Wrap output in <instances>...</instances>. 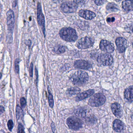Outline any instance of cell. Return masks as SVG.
Here are the masks:
<instances>
[{
	"instance_id": "6da1fadb",
	"label": "cell",
	"mask_w": 133,
	"mask_h": 133,
	"mask_svg": "<svg viewBox=\"0 0 133 133\" xmlns=\"http://www.w3.org/2000/svg\"><path fill=\"white\" fill-rule=\"evenodd\" d=\"M70 80L74 85L83 86L87 83L89 77L87 72L79 70L72 74L70 76Z\"/></svg>"
},
{
	"instance_id": "7a4b0ae2",
	"label": "cell",
	"mask_w": 133,
	"mask_h": 133,
	"mask_svg": "<svg viewBox=\"0 0 133 133\" xmlns=\"http://www.w3.org/2000/svg\"><path fill=\"white\" fill-rule=\"evenodd\" d=\"M59 35L61 38L66 42H75L78 38L75 30L70 27L62 28L60 31Z\"/></svg>"
},
{
	"instance_id": "3957f363",
	"label": "cell",
	"mask_w": 133,
	"mask_h": 133,
	"mask_svg": "<svg viewBox=\"0 0 133 133\" xmlns=\"http://www.w3.org/2000/svg\"><path fill=\"white\" fill-rule=\"evenodd\" d=\"M106 98L103 94L98 93L92 95L88 104L91 106L99 107L102 106L106 102Z\"/></svg>"
},
{
	"instance_id": "277c9868",
	"label": "cell",
	"mask_w": 133,
	"mask_h": 133,
	"mask_svg": "<svg viewBox=\"0 0 133 133\" xmlns=\"http://www.w3.org/2000/svg\"><path fill=\"white\" fill-rule=\"evenodd\" d=\"M66 123L69 129L74 131H78L83 127L81 120L75 116H70L66 120Z\"/></svg>"
},
{
	"instance_id": "5b68a950",
	"label": "cell",
	"mask_w": 133,
	"mask_h": 133,
	"mask_svg": "<svg viewBox=\"0 0 133 133\" xmlns=\"http://www.w3.org/2000/svg\"><path fill=\"white\" fill-rule=\"evenodd\" d=\"M94 41L88 37H85L78 41L76 46L79 49H85L92 47L94 44Z\"/></svg>"
},
{
	"instance_id": "8992f818",
	"label": "cell",
	"mask_w": 133,
	"mask_h": 133,
	"mask_svg": "<svg viewBox=\"0 0 133 133\" xmlns=\"http://www.w3.org/2000/svg\"><path fill=\"white\" fill-rule=\"evenodd\" d=\"M97 61L101 66H110L113 64V59L109 54H101L98 57Z\"/></svg>"
},
{
	"instance_id": "52a82bcc",
	"label": "cell",
	"mask_w": 133,
	"mask_h": 133,
	"mask_svg": "<svg viewBox=\"0 0 133 133\" xmlns=\"http://www.w3.org/2000/svg\"><path fill=\"white\" fill-rule=\"evenodd\" d=\"M77 8L78 5L74 2L71 1L63 3L61 6L62 11L67 13L75 12L77 10Z\"/></svg>"
},
{
	"instance_id": "ba28073f",
	"label": "cell",
	"mask_w": 133,
	"mask_h": 133,
	"mask_svg": "<svg viewBox=\"0 0 133 133\" xmlns=\"http://www.w3.org/2000/svg\"><path fill=\"white\" fill-rule=\"evenodd\" d=\"M37 20L39 26L43 31V34L45 37V20L44 15L42 12V8L40 3L37 5Z\"/></svg>"
},
{
	"instance_id": "9c48e42d",
	"label": "cell",
	"mask_w": 133,
	"mask_h": 133,
	"mask_svg": "<svg viewBox=\"0 0 133 133\" xmlns=\"http://www.w3.org/2000/svg\"><path fill=\"white\" fill-rule=\"evenodd\" d=\"M99 47L101 50L107 53H112L115 50V46L114 44L106 40H102L100 41Z\"/></svg>"
},
{
	"instance_id": "30bf717a",
	"label": "cell",
	"mask_w": 133,
	"mask_h": 133,
	"mask_svg": "<svg viewBox=\"0 0 133 133\" xmlns=\"http://www.w3.org/2000/svg\"><path fill=\"white\" fill-rule=\"evenodd\" d=\"M7 24L8 26V33L12 34L14 25L15 22L14 14L13 11L10 9L6 13Z\"/></svg>"
},
{
	"instance_id": "8fae6325",
	"label": "cell",
	"mask_w": 133,
	"mask_h": 133,
	"mask_svg": "<svg viewBox=\"0 0 133 133\" xmlns=\"http://www.w3.org/2000/svg\"><path fill=\"white\" fill-rule=\"evenodd\" d=\"M115 43L118 52L120 53L124 52L128 47L127 40L123 37H118L116 39Z\"/></svg>"
},
{
	"instance_id": "7c38bea8",
	"label": "cell",
	"mask_w": 133,
	"mask_h": 133,
	"mask_svg": "<svg viewBox=\"0 0 133 133\" xmlns=\"http://www.w3.org/2000/svg\"><path fill=\"white\" fill-rule=\"evenodd\" d=\"M111 109L114 115L117 118H121L123 115L122 108L120 104L117 102L113 103L111 105Z\"/></svg>"
},
{
	"instance_id": "4fadbf2b",
	"label": "cell",
	"mask_w": 133,
	"mask_h": 133,
	"mask_svg": "<svg viewBox=\"0 0 133 133\" xmlns=\"http://www.w3.org/2000/svg\"><path fill=\"white\" fill-rule=\"evenodd\" d=\"M74 66L76 68L84 70H88L91 68V65L90 64L84 60H77L75 62Z\"/></svg>"
},
{
	"instance_id": "5bb4252c",
	"label": "cell",
	"mask_w": 133,
	"mask_h": 133,
	"mask_svg": "<svg viewBox=\"0 0 133 133\" xmlns=\"http://www.w3.org/2000/svg\"><path fill=\"white\" fill-rule=\"evenodd\" d=\"M79 15L82 18L87 20H92L96 16V14L93 12L88 10H80Z\"/></svg>"
},
{
	"instance_id": "9a60e30c",
	"label": "cell",
	"mask_w": 133,
	"mask_h": 133,
	"mask_svg": "<svg viewBox=\"0 0 133 133\" xmlns=\"http://www.w3.org/2000/svg\"><path fill=\"white\" fill-rule=\"evenodd\" d=\"M94 90L92 89H89L88 90L84 91L79 93L76 97L75 100L77 101H80L91 97L94 94Z\"/></svg>"
},
{
	"instance_id": "2e32d148",
	"label": "cell",
	"mask_w": 133,
	"mask_h": 133,
	"mask_svg": "<svg viewBox=\"0 0 133 133\" xmlns=\"http://www.w3.org/2000/svg\"><path fill=\"white\" fill-rule=\"evenodd\" d=\"M124 123L118 119H116L113 123V129L116 132H121L125 129Z\"/></svg>"
},
{
	"instance_id": "e0dca14e",
	"label": "cell",
	"mask_w": 133,
	"mask_h": 133,
	"mask_svg": "<svg viewBox=\"0 0 133 133\" xmlns=\"http://www.w3.org/2000/svg\"><path fill=\"white\" fill-rule=\"evenodd\" d=\"M125 99L129 102H133V86H129L125 89L124 93Z\"/></svg>"
},
{
	"instance_id": "ac0fdd59",
	"label": "cell",
	"mask_w": 133,
	"mask_h": 133,
	"mask_svg": "<svg viewBox=\"0 0 133 133\" xmlns=\"http://www.w3.org/2000/svg\"><path fill=\"white\" fill-rule=\"evenodd\" d=\"M122 7L125 11L129 12L133 10V0H126L122 2Z\"/></svg>"
},
{
	"instance_id": "d6986e66",
	"label": "cell",
	"mask_w": 133,
	"mask_h": 133,
	"mask_svg": "<svg viewBox=\"0 0 133 133\" xmlns=\"http://www.w3.org/2000/svg\"><path fill=\"white\" fill-rule=\"evenodd\" d=\"M74 113L78 117L84 118L86 116V110L82 107H79L75 111Z\"/></svg>"
},
{
	"instance_id": "ffe728a7",
	"label": "cell",
	"mask_w": 133,
	"mask_h": 133,
	"mask_svg": "<svg viewBox=\"0 0 133 133\" xmlns=\"http://www.w3.org/2000/svg\"><path fill=\"white\" fill-rule=\"evenodd\" d=\"M106 9L109 12H115L119 10L118 6L113 3H110L107 5Z\"/></svg>"
},
{
	"instance_id": "44dd1931",
	"label": "cell",
	"mask_w": 133,
	"mask_h": 133,
	"mask_svg": "<svg viewBox=\"0 0 133 133\" xmlns=\"http://www.w3.org/2000/svg\"><path fill=\"white\" fill-rule=\"evenodd\" d=\"M53 51L57 54H61L65 52L66 48L65 47L63 46H57L54 47L53 49Z\"/></svg>"
},
{
	"instance_id": "7402d4cb",
	"label": "cell",
	"mask_w": 133,
	"mask_h": 133,
	"mask_svg": "<svg viewBox=\"0 0 133 133\" xmlns=\"http://www.w3.org/2000/svg\"><path fill=\"white\" fill-rule=\"evenodd\" d=\"M16 115L17 120H19L20 118L23 116V111L19 105H17L16 109Z\"/></svg>"
},
{
	"instance_id": "603a6c76",
	"label": "cell",
	"mask_w": 133,
	"mask_h": 133,
	"mask_svg": "<svg viewBox=\"0 0 133 133\" xmlns=\"http://www.w3.org/2000/svg\"><path fill=\"white\" fill-rule=\"evenodd\" d=\"M67 91L70 95H76L79 94L81 90L78 87H72L68 89Z\"/></svg>"
},
{
	"instance_id": "cb8c5ba5",
	"label": "cell",
	"mask_w": 133,
	"mask_h": 133,
	"mask_svg": "<svg viewBox=\"0 0 133 133\" xmlns=\"http://www.w3.org/2000/svg\"><path fill=\"white\" fill-rule=\"evenodd\" d=\"M48 90V100H49V104L51 108H53L54 106V100H53V96L52 93L50 92V91Z\"/></svg>"
},
{
	"instance_id": "d4e9b609",
	"label": "cell",
	"mask_w": 133,
	"mask_h": 133,
	"mask_svg": "<svg viewBox=\"0 0 133 133\" xmlns=\"http://www.w3.org/2000/svg\"><path fill=\"white\" fill-rule=\"evenodd\" d=\"M125 29L129 33L133 34V23L127 25L125 27Z\"/></svg>"
},
{
	"instance_id": "484cf974",
	"label": "cell",
	"mask_w": 133,
	"mask_h": 133,
	"mask_svg": "<svg viewBox=\"0 0 133 133\" xmlns=\"http://www.w3.org/2000/svg\"><path fill=\"white\" fill-rule=\"evenodd\" d=\"M17 133H25L24 127L21 123H19L18 125Z\"/></svg>"
},
{
	"instance_id": "4316f807",
	"label": "cell",
	"mask_w": 133,
	"mask_h": 133,
	"mask_svg": "<svg viewBox=\"0 0 133 133\" xmlns=\"http://www.w3.org/2000/svg\"><path fill=\"white\" fill-rule=\"evenodd\" d=\"M7 127H8V129L9 130V131L11 132L14 127V123L12 120H9L8 122H7Z\"/></svg>"
},
{
	"instance_id": "83f0119b",
	"label": "cell",
	"mask_w": 133,
	"mask_h": 133,
	"mask_svg": "<svg viewBox=\"0 0 133 133\" xmlns=\"http://www.w3.org/2000/svg\"><path fill=\"white\" fill-rule=\"evenodd\" d=\"M115 15L114 16L113 15H111V16L108 17L107 19V21L108 23H111L115 22L116 20V16H115Z\"/></svg>"
},
{
	"instance_id": "f1b7e54d",
	"label": "cell",
	"mask_w": 133,
	"mask_h": 133,
	"mask_svg": "<svg viewBox=\"0 0 133 133\" xmlns=\"http://www.w3.org/2000/svg\"><path fill=\"white\" fill-rule=\"evenodd\" d=\"M20 60L19 59H16L15 60V72L17 74H18L19 72V63Z\"/></svg>"
},
{
	"instance_id": "f546056e",
	"label": "cell",
	"mask_w": 133,
	"mask_h": 133,
	"mask_svg": "<svg viewBox=\"0 0 133 133\" xmlns=\"http://www.w3.org/2000/svg\"><path fill=\"white\" fill-rule=\"evenodd\" d=\"M86 0H74V2L77 5H82L85 4Z\"/></svg>"
},
{
	"instance_id": "4dcf8cb0",
	"label": "cell",
	"mask_w": 133,
	"mask_h": 133,
	"mask_svg": "<svg viewBox=\"0 0 133 133\" xmlns=\"http://www.w3.org/2000/svg\"><path fill=\"white\" fill-rule=\"evenodd\" d=\"M21 106V107L24 108L25 107L26 105V101L24 97L21 98L20 100Z\"/></svg>"
},
{
	"instance_id": "1f68e13d",
	"label": "cell",
	"mask_w": 133,
	"mask_h": 133,
	"mask_svg": "<svg viewBox=\"0 0 133 133\" xmlns=\"http://www.w3.org/2000/svg\"><path fill=\"white\" fill-rule=\"evenodd\" d=\"M105 0H94L95 4L98 5H100L104 4Z\"/></svg>"
},
{
	"instance_id": "d6a6232c",
	"label": "cell",
	"mask_w": 133,
	"mask_h": 133,
	"mask_svg": "<svg viewBox=\"0 0 133 133\" xmlns=\"http://www.w3.org/2000/svg\"><path fill=\"white\" fill-rule=\"evenodd\" d=\"M33 64L32 63H31L29 68V74L31 77L33 76Z\"/></svg>"
},
{
	"instance_id": "836d02e7",
	"label": "cell",
	"mask_w": 133,
	"mask_h": 133,
	"mask_svg": "<svg viewBox=\"0 0 133 133\" xmlns=\"http://www.w3.org/2000/svg\"><path fill=\"white\" fill-rule=\"evenodd\" d=\"M51 127H52V131L53 133H55L56 131V128H55V124L53 122H52L51 124Z\"/></svg>"
},
{
	"instance_id": "e575fe53",
	"label": "cell",
	"mask_w": 133,
	"mask_h": 133,
	"mask_svg": "<svg viewBox=\"0 0 133 133\" xmlns=\"http://www.w3.org/2000/svg\"><path fill=\"white\" fill-rule=\"evenodd\" d=\"M5 111L4 108L2 106H0V115L3 113Z\"/></svg>"
},
{
	"instance_id": "d590c367",
	"label": "cell",
	"mask_w": 133,
	"mask_h": 133,
	"mask_svg": "<svg viewBox=\"0 0 133 133\" xmlns=\"http://www.w3.org/2000/svg\"><path fill=\"white\" fill-rule=\"evenodd\" d=\"M12 7H15L16 5V0H12Z\"/></svg>"
},
{
	"instance_id": "8d00e7d4",
	"label": "cell",
	"mask_w": 133,
	"mask_h": 133,
	"mask_svg": "<svg viewBox=\"0 0 133 133\" xmlns=\"http://www.w3.org/2000/svg\"><path fill=\"white\" fill-rule=\"evenodd\" d=\"M35 72H36V83H37V79H38V72H37V69L36 68H35Z\"/></svg>"
},
{
	"instance_id": "74e56055",
	"label": "cell",
	"mask_w": 133,
	"mask_h": 133,
	"mask_svg": "<svg viewBox=\"0 0 133 133\" xmlns=\"http://www.w3.org/2000/svg\"><path fill=\"white\" fill-rule=\"evenodd\" d=\"M25 44H27V45L28 46H30L31 45V42L30 40H28V41H26L25 42Z\"/></svg>"
},
{
	"instance_id": "f35d334b",
	"label": "cell",
	"mask_w": 133,
	"mask_h": 133,
	"mask_svg": "<svg viewBox=\"0 0 133 133\" xmlns=\"http://www.w3.org/2000/svg\"><path fill=\"white\" fill-rule=\"evenodd\" d=\"M2 77V74H1V73H0V79H1V77Z\"/></svg>"
},
{
	"instance_id": "ab89813d",
	"label": "cell",
	"mask_w": 133,
	"mask_h": 133,
	"mask_svg": "<svg viewBox=\"0 0 133 133\" xmlns=\"http://www.w3.org/2000/svg\"><path fill=\"white\" fill-rule=\"evenodd\" d=\"M119 0V1H120V0Z\"/></svg>"
},
{
	"instance_id": "60d3db41",
	"label": "cell",
	"mask_w": 133,
	"mask_h": 133,
	"mask_svg": "<svg viewBox=\"0 0 133 133\" xmlns=\"http://www.w3.org/2000/svg\"><path fill=\"white\" fill-rule=\"evenodd\" d=\"M132 46H133V43H132Z\"/></svg>"
},
{
	"instance_id": "b9f144b4",
	"label": "cell",
	"mask_w": 133,
	"mask_h": 133,
	"mask_svg": "<svg viewBox=\"0 0 133 133\" xmlns=\"http://www.w3.org/2000/svg\"></svg>"
},
{
	"instance_id": "7bdbcfd3",
	"label": "cell",
	"mask_w": 133,
	"mask_h": 133,
	"mask_svg": "<svg viewBox=\"0 0 133 133\" xmlns=\"http://www.w3.org/2000/svg\"></svg>"
}]
</instances>
